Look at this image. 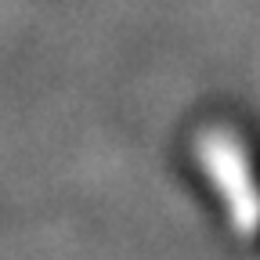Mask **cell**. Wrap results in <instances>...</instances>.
<instances>
[{
  "label": "cell",
  "mask_w": 260,
  "mask_h": 260,
  "mask_svg": "<svg viewBox=\"0 0 260 260\" xmlns=\"http://www.w3.org/2000/svg\"><path fill=\"white\" fill-rule=\"evenodd\" d=\"M235 141L239 138L224 126L199 134V141H195V170H199L213 206L224 213V220L249 242L253 239V213H256L253 210V181H249V174H239L249 167L239 155Z\"/></svg>",
  "instance_id": "obj_1"
}]
</instances>
